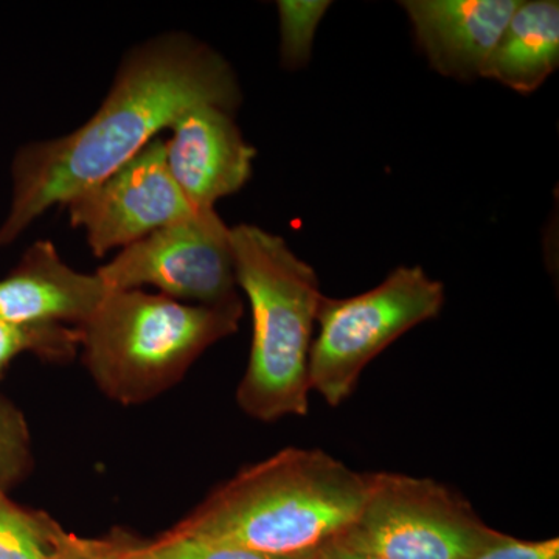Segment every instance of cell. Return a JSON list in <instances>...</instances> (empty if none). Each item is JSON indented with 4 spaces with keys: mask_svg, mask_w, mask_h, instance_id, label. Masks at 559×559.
<instances>
[{
    "mask_svg": "<svg viewBox=\"0 0 559 559\" xmlns=\"http://www.w3.org/2000/svg\"><path fill=\"white\" fill-rule=\"evenodd\" d=\"M204 103L231 112L241 105L240 84L223 55L183 32L162 33L135 46L86 123L20 151L0 245H10L47 210L108 178L160 131L170 130L183 110Z\"/></svg>",
    "mask_w": 559,
    "mask_h": 559,
    "instance_id": "6da1fadb",
    "label": "cell"
},
{
    "mask_svg": "<svg viewBox=\"0 0 559 559\" xmlns=\"http://www.w3.org/2000/svg\"><path fill=\"white\" fill-rule=\"evenodd\" d=\"M369 487L370 473L325 451L286 448L224 481L173 532L277 557L314 554L347 532Z\"/></svg>",
    "mask_w": 559,
    "mask_h": 559,
    "instance_id": "7a4b0ae2",
    "label": "cell"
},
{
    "mask_svg": "<svg viewBox=\"0 0 559 559\" xmlns=\"http://www.w3.org/2000/svg\"><path fill=\"white\" fill-rule=\"evenodd\" d=\"M238 288L252 308L248 369L238 385V406L271 423L307 417L308 362L320 300L319 277L286 241L252 224L230 229Z\"/></svg>",
    "mask_w": 559,
    "mask_h": 559,
    "instance_id": "3957f363",
    "label": "cell"
},
{
    "mask_svg": "<svg viewBox=\"0 0 559 559\" xmlns=\"http://www.w3.org/2000/svg\"><path fill=\"white\" fill-rule=\"evenodd\" d=\"M242 314V300L204 307L143 289L110 290L79 326L83 362L110 400L146 403L178 384L205 349L237 333Z\"/></svg>",
    "mask_w": 559,
    "mask_h": 559,
    "instance_id": "277c9868",
    "label": "cell"
},
{
    "mask_svg": "<svg viewBox=\"0 0 559 559\" xmlns=\"http://www.w3.org/2000/svg\"><path fill=\"white\" fill-rule=\"evenodd\" d=\"M444 305V286L419 266H400L377 288L347 297L320 300L308 380L331 407L355 392L360 373L407 331L437 318Z\"/></svg>",
    "mask_w": 559,
    "mask_h": 559,
    "instance_id": "5b68a950",
    "label": "cell"
},
{
    "mask_svg": "<svg viewBox=\"0 0 559 559\" xmlns=\"http://www.w3.org/2000/svg\"><path fill=\"white\" fill-rule=\"evenodd\" d=\"M492 532L447 485L382 471L370 473L358 516L336 540L384 559H466Z\"/></svg>",
    "mask_w": 559,
    "mask_h": 559,
    "instance_id": "8992f818",
    "label": "cell"
},
{
    "mask_svg": "<svg viewBox=\"0 0 559 559\" xmlns=\"http://www.w3.org/2000/svg\"><path fill=\"white\" fill-rule=\"evenodd\" d=\"M112 290L154 286L183 304L219 307L238 296L230 227L215 209H201L121 249L97 271Z\"/></svg>",
    "mask_w": 559,
    "mask_h": 559,
    "instance_id": "52a82bcc",
    "label": "cell"
},
{
    "mask_svg": "<svg viewBox=\"0 0 559 559\" xmlns=\"http://www.w3.org/2000/svg\"><path fill=\"white\" fill-rule=\"evenodd\" d=\"M64 205L70 224L84 230L95 257L128 248L201 210L187 200L173 179L160 138Z\"/></svg>",
    "mask_w": 559,
    "mask_h": 559,
    "instance_id": "ba28073f",
    "label": "cell"
},
{
    "mask_svg": "<svg viewBox=\"0 0 559 559\" xmlns=\"http://www.w3.org/2000/svg\"><path fill=\"white\" fill-rule=\"evenodd\" d=\"M165 140V159L173 179L197 209L237 193L252 175L257 151L242 138L234 112L218 105L183 110Z\"/></svg>",
    "mask_w": 559,
    "mask_h": 559,
    "instance_id": "9c48e42d",
    "label": "cell"
},
{
    "mask_svg": "<svg viewBox=\"0 0 559 559\" xmlns=\"http://www.w3.org/2000/svg\"><path fill=\"white\" fill-rule=\"evenodd\" d=\"M521 0H406L419 49L432 69L459 81L479 79Z\"/></svg>",
    "mask_w": 559,
    "mask_h": 559,
    "instance_id": "30bf717a",
    "label": "cell"
},
{
    "mask_svg": "<svg viewBox=\"0 0 559 559\" xmlns=\"http://www.w3.org/2000/svg\"><path fill=\"white\" fill-rule=\"evenodd\" d=\"M105 282L61 260L51 241H36L20 270L0 280V319L20 325L81 326L110 293Z\"/></svg>",
    "mask_w": 559,
    "mask_h": 559,
    "instance_id": "8fae6325",
    "label": "cell"
},
{
    "mask_svg": "<svg viewBox=\"0 0 559 559\" xmlns=\"http://www.w3.org/2000/svg\"><path fill=\"white\" fill-rule=\"evenodd\" d=\"M559 64V3L521 2L489 55L481 79L498 81L518 94L543 86Z\"/></svg>",
    "mask_w": 559,
    "mask_h": 559,
    "instance_id": "7c38bea8",
    "label": "cell"
},
{
    "mask_svg": "<svg viewBox=\"0 0 559 559\" xmlns=\"http://www.w3.org/2000/svg\"><path fill=\"white\" fill-rule=\"evenodd\" d=\"M116 540L66 532L46 513L11 502L0 485V559H91L112 549Z\"/></svg>",
    "mask_w": 559,
    "mask_h": 559,
    "instance_id": "4fadbf2b",
    "label": "cell"
},
{
    "mask_svg": "<svg viewBox=\"0 0 559 559\" xmlns=\"http://www.w3.org/2000/svg\"><path fill=\"white\" fill-rule=\"evenodd\" d=\"M80 345L79 326L20 325L0 319V377L21 353L35 352L51 362H68L75 358Z\"/></svg>",
    "mask_w": 559,
    "mask_h": 559,
    "instance_id": "5bb4252c",
    "label": "cell"
},
{
    "mask_svg": "<svg viewBox=\"0 0 559 559\" xmlns=\"http://www.w3.org/2000/svg\"><path fill=\"white\" fill-rule=\"evenodd\" d=\"M329 0H280V61L283 69L307 68L311 60L316 33L326 11Z\"/></svg>",
    "mask_w": 559,
    "mask_h": 559,
    "instance_id": "9a60e30c",
    "label": "cell"
},
{
    "mask_svg": "<svg viewBox=\"0 0 559 559\" xmlns=\"http://www.w3.org/2000/svg\"><path fill=\"white\" fill-rule=\"evenodd\" d=\"M320 551L297 555V557H277V555L204 543V540L180 535L173 530L153 543L128 540L127 546L128 559H319Z\"/></svg>",
    "mask_w": 559,
    "mask_h": 559,
    "instance_id": "2e32d148",
    "label": "cell"
},
{
    "mask_svg": "<svg viewBox=\"0 0 559 559\" xmlns=\"http://www.w3.org/2000/svg\"><path fill=\"white\" fill-rule=\"evenodd\" d=\"M31 439L16 411L0 404V485L9 487L31 468Z\"/></svg>",
    "mask_w": 559,
    "mask_h": 559,
    "instance_id": "e0dca14e",
    "label": "cell"
},
{
    "mask_svg": "<svg viewBox=\"0 0 559 559\" xmlns=\"http://www.w3.org/2000/svg\"><path fill=\"white\" fill-rule=\"evenodd\" d=\"M466 559H559V539L524 540L495 530Z\"/></svg>",
    "mask_w": 559,
    "mask_h": 559,
    "instance_id": "ac0fdd59",
    "label": "cell"
},
{
    "mask_svg": "<svg viewBox=\"0 0 559 559\" xmlns=\"http://www.w3.org/2000/svg\"><path fill=\"white\" fill-rule=\"evenodd\" d=\"M319 559H384L381 557H377V555L366 554V551H359L352 549V547L345 546V544L340 543V540H334V543L329 544V546L323 547L322 551H320Z\"/></svg>",
    "mask_w": 559,
    "mask_h": 559,
    "instance_id": "d6986e66",
    "label": "cell"
},
{
    "mask_svg": "<svg viewBox=\"0 0 559 559\" xmlns=\"http://www.w3.org/2000/svg\"><path fill=\"white\" fill-rule=\"evenodd\" d=\"M128 538H120L117 536L116 544H114L112 549L105 551V554L97 555V557L91 559H128L127 557V546Z\"/></svg>",
    "mask_w": 559,
    "mask_h": 559,
    "instance_id": "ffe728a7",
    "label": "cell"
}]
</instances>
